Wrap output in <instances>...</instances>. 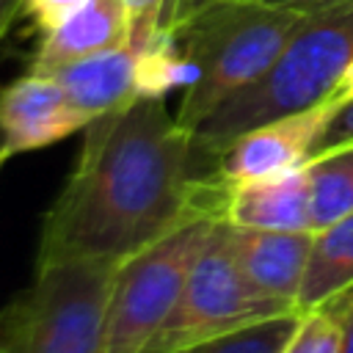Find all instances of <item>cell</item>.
I'll return each instance as SVG.
<instances>
[{
    "label": "cell",
    "mask_w": 353,
    "mask_h": 353,
    "mask_svg": "<svg viewBox=\"0 0 353 353\" xmlns=\"http://www.w3.org/2000/svg\"><path fill=\"white\" fill-rule=\"evenodd\" d=\"M226 196L201 163L193 130L163 99H135L85 124L74 168L41 215L33 265H119L193 215H223Z\"/></svg>",
    "instance_id": "6da1fadb"
},
{
    "label": "cell",
    "mask_w": 353,
    "mask_h": 353,
    "mask_svg": "<svg viewBox=\"0 0 353 353\" xmlns=\"http://www.w3.org/2000/svg\"><path fill=\"white\" fill-rule=\"evenodd\" d=\"M350 63L353 0H336L314 11H303L273 66L259 80L229 97L193 130L201 163L210 168L232 138L256 124L325 102Z\"/></svg>",
    "instance_id": "7a4b0ae2"
},
{
    "label": "cell",
    "mask_w": 353,
    "mask_h": 353,
    "mask_svg": "<svg viewBox=\"0 0 353 353\" xmlns=\"http://www.w3.org/2000/svg\"><path fill=\"white\" fill-rule=\"evenodd\" d=\"M303 11L265 0H212L193 14L176 39L196 66L176 121L196 130L229 97L259 80L290 41Z\"/></svg>",
    "instance_id": "3957f363"
},
{
    "label": "cell",
    "mask_w": 353,
    "mask_h": 353,
    "mask_svg": "<svg viewBox=\"0 0 353 353\" xmlns=\"http://www.w3.org/2000/svg\"><path fill=\"white\" fill-rule=\"evenodd\" d=\"M113 273L102 259L33 270L0 309V353H105Z\"/></svg>",
    "instance_id": "277c9868"
},
{
    "label": "cell",
    "mask_w": 353,
    "mask_h": 353,
    "mask_svg": "<svg viewBox=\"0 0 353 353\" xmlns=\"http://www.w3.org/2000/svg\"><path fill=\"white\" fill-rule=\"evenodd\" d=\"M223 215L201 212L116 265L105 353H143L176 306L185 281Z\"/></svg>",
    "instance_id": "5b68a950"
},
{
    "label": "cell",
    "mask_w": 353,
    "mask_h": 353,
    "mask_svg": "<svg viewBox=\"0 0 353 353\" xmlns=\"http://www.w3.org/2000/svg\"><path fill=\"white\" fill-rule=\"evenodd\" d=\"M290 312H298V306L262 292L243 273L229 243V223L221 218L199 254L176 306L143 353H171Z\"/></svg>",
    "instance_id": "8992f818"
},
{
    "label": "cell",
    "mask_w": 353,
    "mask_h": 353,
    "mask_svg": "<svg viewBox=\"0 0 353 353\" xmlns=\"http://www.w3.org/2000/svg\"><path fill=\"white\" fill-rule=\"evenodd\" d=\"M336 108H339L336 102L325 99L301 113H290L240 132L215 157L212 163L215 176L226 188H232L248 179H259L303 165L314 154L317 141L325 132Z\"/></svg>",
    "instance_id": "52a82bcc"
},
{
    "label": "cell",
    "mask_w": 353,
    "mask_h": 353,
    "mask_svg": "<svg viewBox=\"0 0 353 353\" xmlns=\"http://www.w3.org/2000/svg\"><path fill=\"white\" fill-rule=\"evenodd\" d=\"M88 121L52 74L25 72L0 88V146L11 157L83 132Z\"/></svg>",
    "instance_id": "ba28073f"
},
{
    "label": "cell",
    "mask_w": 353,
    "mask_h": 353,
    "mask_svg": "<svg viewBox=\"0 0 353 353\" xmlns=\"http://www.w3.org/2000/svg\"><path fill=\"white\" fill-rule=\"evenodd\" d=\"M223 218L234 226H251V229L314 232L312 179L306 163L281 174L232 185L226 196Z\"/></svg>",
    "instance_id": "9c48e42d"
},
{
    "label": "cell",
    "mask_w": 353,
    "mask_h": 353,
    "mask_svg": "<svg viewBox=\"0 0 353 353\" xmlns=\"http://www.w3.org/2000/svg\"><path fill=\"white\" fill-rule=\"evenodd\" d=\"M229 223V221H226ZM314 232H276L229 223V243L243 273L268 295L298 306Z\"/></svg>",
    "instance_id": "30bf717a"
},
{
    "label": "cell",
    "mask_w": 353,
    "mask_h": 353,
    "mask_svg": "<svg viewBox=\"0 0 353 353\" xmlns=\"http://www.w3.org/2000/svg\"><path fill=\"white\" fill-rule=\"evenodd\" d=\"M130 41V11L124 0H88L55 30L44 33L28 72H52L77 58Z\"/></svg>",
    "instance_id": "8fae6325"
},
{
    "label": "cell",
    "mask_w": 353,
    "mask_h": 353,
    "mask_svg": "<svg viewBox=\"0 0 353 353\" xmlns=\"http://www.w3.org/2000/svg\"><path fill=\"white\" fill-rule=\"evenodd\" d=\"M135 50L130 41L110 50L77 58L47 74L58 80L63 94L85 116L97 119L102 113L119 110L138 99L135 94Z\"/></svg>",
    "instance_id": "7c38bea8"
},
{
    "label": "cell",
    "mask_w": 353,
    "mask_h": 353,
    "mask_svg": "<svg viewBox=\"0 0 353 353\" xmlns=\"http://www.w3.org/2000/svg\"><path fill=\"white\" fill-rule=\"evenodd\" d=\"M353 287V210L314 232L298 312L320 306Z\"/></svg>",
    "instance_id": "4fadbf2b"
},
{
    "label": "cell",
    "mask_w": 353,
    "mask_h": 353,
    "mask_svg": "<svg viewBox=\"0 0 353 353\" xmlns=\"http://www.w3.org/2000/svg\"><path fill=\"white\" fill-rule=\"evenodd\" d=\"M312 179V229H323L353 210V143L306 160Z\"/></svg>",
    "instance_id": "5bb4252c"
},
{
    "label": "cell",
    "mask_w": 353,
    "mask_h": 353,
    "mask_svg": "<svg viewBox=\"0 0 353 353\" xmlns=\"http://www.w3.org/2000/svg\"><path fill=\"white\" fill-rule=\"evenodd\" d=\"M196 66L185 55L174 33H157L135 55V94L138 99H163L174 88H190Z\"/></svg>",
    "instance_id": "9a60e30c"
},
{
    "label": "cell",
    "mask_w": 353,
    "mask_h": 353,
    "mask_svg": "<svg viewBox=\"0 0 353 353\" xmlns=\"http://www.w3.org/2000/svg\"><path fill=\"white\" fill-rule=\"evenodd\" d=\"M345 292L334 295L320 306L303 309L281 353H339L345 334Z\"/></svg>",
    "instance_id": "2e32d148"
},
{
    "label": "cell",
    "mask_w": 353,
    "mask_h": 353,
    "mask_svg": "<svg viewBox=\"0 0 353 353\" xmlns=\"http://www.w3.org/2000/svg\"><path fill=\"white\" fill-rule=\"evenodd\" d=\"M301 312H290V314H279L254 325H245L240 331L190 345V347H179L171 353H281L284 342L290 339L295 323H298Z\"/></svg>",
    "instance_id": "e0dca14e"
},
{
    "label": "cell",
    "mask_w": 353,
    "mask_h": 353,
    "mask_svg": "<svg viewBox=\"0 0 353 353\" xmlns=\"http://www.w3.org/2000/svg\"><path fill=\"white\" fill-rule=\"evenodd\" d=\"M83 3H88V0H25L19 17L28 19L30 30L44 36V33L55 30L66 17H72Z\"/></svg>",
    "instance_id": "ac0fdd59"
},
{
    "label": "cell",
    "mask_w": 353,
    "mask_h": 353,
    "mask_svg": "<svg viewBox=\"0 0 353 353\" xmlns=\"http://www.w3.org/2000/svg\"><path fill=\"white\" fill-rule=\"evenodd\" d=\"M124 3L130 11V44L138 52L160 33L163 0H124Z\"/></svg>",
    "instance_id": "d6986e66"
},
{
    "label": "cell",
    "mask_w": 353,
    "mask_h": 353,
    "mask_svg": "<svg viewBox=\"0 0 353 353\" xmlns=\"http://www.w3.org/2000/svg\"><path fill=\"white\" fill-rule=\"evenodd\" d=\"M345 143H353V99H350V102H342V105L336 108V113L331 116L325 132H323L320 141H317L314 154L331 152V149L345 146ZM314 154H312V157H314Z\"/></svg>",
    "instance_id": "ffe728a7"
},
{
    "label": "cell",
    "mask_w": 353,
    "mask_h": 353,
    "mask_svg": "<svg viewBox=\"0 0 353 353\" xmlns=\"http://www.w3.org/2000/svg\"><path fill=\"white\" fill-rule=\"evenodd\" d=\"M207 3L212 0H163V11H160V33H174L193 17L199 14Z\"/></svg>",
    "instance_id": "44dd1931"
},
{
    "label": "cell",
    "mask_w": 353,
    "mask_h": 353,
    "mask_svg": "<svg viewBox=\"0 0 353 353\" xmlns=\"http://www.w3.org/2000/svg\"><path fill=\"white\" fill-rule=\"evenodd\" d=\"M345 298H347V309H345V334L339 353H353V287L345 290Z\"/></svg>",
    "instance_id": "7402d4cb"
},
{
    "label": "cell",
    "mask_w": 353,
    "mask_h": 353,
    "mask_svg": "<svg viewBox=\"0 0 353 353\" xmlns=\"http://www.w3.org/2000/svg\"><path fill=\"white\" fill-rule=\"evenodd\" d=\"M22 3H25V0H0V41H3V36L8 33L11 22L19 17Z\"/></svg>",
    "instance_id": "603a6c76"
},
{
    "label": "cell",
    "mask_w": 353,
    "mask_h": 353,
    "mask_svg": "<svg viewBox=\"0 0 353 353\" xmlns=\"http://www.w3.org/2000/svg\"><path fill=\"white\" fill-rule=\"evenodd\" d=\"M265 3L284 6V8H295V11H314V8L331 6V3H336V0H265Z\"/></svg>",
    "instance_id": "cb8c5ba5"
},
{
    "label": "cell",
    "mask_w": 353,
    "mask_h": 353,
    "mask_svg": "<svg viewBox=\"0 0 353 353\" xmlns=\"http://www.w3.org/2000/svg\"><path fill=\"white\" fill-rule=\"evenodd\" d=\"M8 160H11V154H8V152H6L3 146H0V171H3V165H6Z\"/></svg>",
    "instance_id": "d4e9b609"
}]
</instances>
